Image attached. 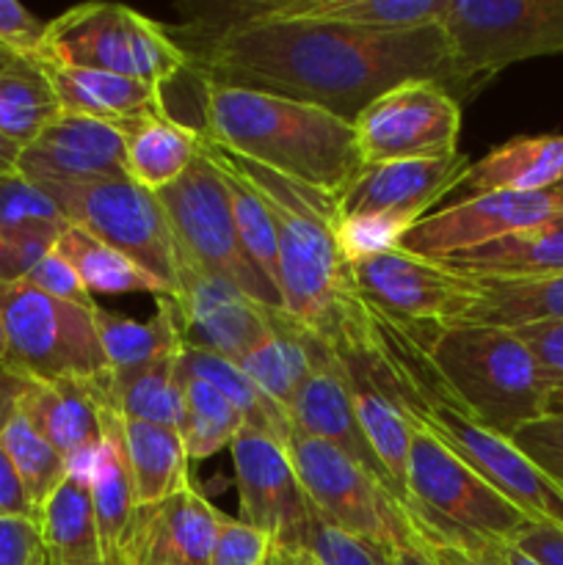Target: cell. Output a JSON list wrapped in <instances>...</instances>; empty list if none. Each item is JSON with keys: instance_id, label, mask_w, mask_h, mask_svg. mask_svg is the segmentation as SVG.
I'll list each match as a JSON object with an SVG mask.
<instances>
[{"instance_id": "cell-1", "label": "cell", "mask_w": 563, "mask_h": 565, "mask_svg": "<svg viewBox=\"0 0 563 565\" xmlns=\"http://www.w3.org/2000/svg\"><path fill=\"white\" fill-rule=\"evenodd\" d=\"M188 70L202 83L279 94L353 121L364 105L406 81L458 86L439 25L408 31L224 22L204 25Z\"/></svg>"}, {"instance_id": "cell-19", "label": "cell", "mask_w": 563, "mask_h": 565, "mask_svg": "<svg viewBox=\"0 0 563 565\" xmlns=\"http://www.w3.org/2000/svg\"><path fill=\"white\" fill-rule=\"evenodd\" d=\"M17 171L31 182L127 180L125 132L110 121L61 114L22 147Z\"/></svg>"}, {"instance_id": "cell-25", "label": "cell", "mask_w": 563, "mask_h": 565, "mask_svg": "<svg viewBox=\"0 0 563 565\" xmlns=\"http://www.w3.org/2000/svg\"><path fill=\"white\" fill-rule=\"evenodd\" d=\"M86 480L92 491L103 557L125 563L132 527H136L138 502L130 463H127L125 436H121V417L108 406H103V445L88 467Z\"/></svg>"}, {"instance_id": "cell-14", "label": "cell", "mask_w": 563, "mask_h": 565, "mask_svg": "<svg viewBox=\"0 0 563 565\" xmlns=\"http://www.w3.org/2000/svg\"><path fill=\"white\" fill-rule=\"evenodd\" d=\"M351 274L364 301L412 326L456 323L475 303L472 279L401 246L353 259Z\"/></svg>"}, {"instance_id": "cell-29", "label": "cell", "mask_w": 563, "mask_h": 565, "mask_svg": "<svg viewBox=\"0 0 563 565\" xmlns=\"http://www.w3.org/2000/svg\"><path fill=\"white\" fill-rule=\"evenodd\" d=\"M475 285V303L456 323L528 329V326L563 323V270L561 274L486 279L467 276Z\"/></svg>"}, {"instance_id": "cell-8", "label": "cell", "mask_w": 563, "mask_h": 565, "mask_svg": "<svg viewBox=\"0 0 563 565\" xmlns=\"http://www.w3.org/2000/svg\"><path fill=\"white\" fill-rule=\"evenodd\" d=\"M461 86L519 61L563 53V0H447L439 22Z\"/></svg>"}, {"instance_id": "cell-48", "label": "cell", "mask_w": 563, "mask_h": 565, "mask_svg": "<svg viewBox=\"0 0 563 565\" xmlns=\"http://www.w3.org/2000/svg\"><path fill=\"white\" fill-rule=\"evenodd\" d=\"M519 447L563 486V412L530 423L513 436Z\"/></svg>"}, {"instance_id": "cell-58", "label": "cell", "mask_w": 563, "mask_h": 565, "mask_svg": "<svg viewBox=\"0 0 563 565\" xmlns=\"http://www.w3.org/2000/svg\"><path fill=\"white\" fill-rule=\"evenodd\" d=\"M3 353H6V340H3V323H0V367H3Z\"/></svg>"}, {"instance_id": "cell-54", "label": "cell", "mask_w": 563, "mask_h": 565, "mask_svg": "<svg viewBox=\"0 0 563 565\" xmlns=\"http://www.w3.org/2000/svg\"><path fill=\"white\" fill-rule=\"evenodd\" d=\"M17 386H20V379L11 373H6V370H0V428H3L6 417L14 412Z\"/></svg>"}, {"instance_id": "cell-41", "label": "cell", "mask_w": 563, "mask_h": 565, "mask_svg": "<svg viewBox=\"0 0 563 565\" xmlns=\"http://www.w3.org/2000/svg\"><path fill=\"white\" fill-rule=\"evenodd\" d=\"M36 224L66 226V218L47 191L22 177L20 171L0 177V230H22Z\"/></svg>"}, {"instance_id": "cell-33", "label": "cell", "mask_w": 563, "mask_h": 565, "mask_svg": "<svg viewBox=\"0 0 563 565\" xmlns=\"http://www.w3.org/2000/svg\"><path fill=\"white\" fill-rule=\"evenodd\" d=\"M121 436H125L138 508L158 505L191 489V458L180 430L121 419Z\"/></svg>"}, {"instance_id": "cell-5", "label": "cell", "mask_w": 563, "mask_h": 565, "mask_svg": "<svg viewBox=\"0 0 563 565\" xmlns=\"http://www.w3.org/2000/svg\"><path fill=\"white\" fill-rule=\"evenodd\" d=\"M453 395L480 425L513 436L550 417L552 395L519 331L478 323L414 326Z\"/></svg>"}, {"instance_id": "cell-3", "label": "cell", "mask_w": 563, "mask_h": 565, "mask_svg": "<svg viewBox=\"0 0 563 565\" xmlns=\"http://www.w3.org/2000/svg\"><path fill=\"white\" fill-rule=\"evenodd\" d=\"M202 116L213 143L331 196L364 166L353 121L318 105L202 83Z\"/></svg>"}, {"instance_id": "cell-40", "label": "cell", "mask_w": 563, "mask_h": 565, "mask_svg": "<svg viewBox=\"0 0 563 565\" xmlns=\"http://www.w3.org/2000/svg\"><path fill=\"white\" fill-rule=\"evenodd\" d=\"M0 447L9 456V461L14 463L17 475H20L22 486L28 491V500L33 505V513H36V508L53 494L55 486L70 472L64 456L28 423L25 414L17 412V406L6 417L3 428H0Z\"/></svg>"}, {"instance_id": "cell-30", "label": "cell", "mask_w": 563, "mask_h": 565, "mask_svg": "<svg viewBox=\"0 0 563 565\" xmlns=\"http://www.w3.org/2000/svg\"><path fill=\"white\" fill-rule=\"evenodd\" d=\"M563 180V136H519L469 163L464 185L472 193L552 191Z\"/></svg>"}, {"instance_id": "cell-39", "label": "cell", "mask_w": 563, "mask_h": 565, "mask_svg": "<svg viewBox=\"0 0 563 565\" xmlns=\"http://www.w3.org/2000/svg\"><path fill=\"white\" fill-rule=\"evenodd\" d=\"M202 149L204 154L215 163L221 180H224L232 221H235V230H237V237H241L243 252H246V257L252 259L254 268H257L259 274H263L276 290H279V254H276V232H274V224H270L268 207H265L263 199L252 191V185H248V182L232 169V166H226L224 160L219 158V152L210 147L208 138H202Z\"/></svg>"}, {"instance_id": "cell-31", "label": "cell", "mask_w": 563, "mask_h": 565, "mask_svg": "<svg viewBox=\"0 0 563 565\" xmlns=\"http://www.w3.org/2000/svg\"><path fill=\"white\" fill-rule=\"evenodd\" d=\"M44 565H99L105 561L86 475L66 472L36 508Z\"/></svg>"}, {"instance_id": "cell-9", "label": "cell", "mask_w": 563, "mask_h": 565, "mask_svg": "<svg viewBox=\"0 0 563 565\" xmlns=\"http://www.w3.org/2000/svg\"><path fill=\"white\" fill-rule=\"evenodd\" d=\"M155 196L163 207L177 254L182 259L202 268L204 274L221 276L259 307L282 309L279 290L254 268L243 252L224 180L204 149L174 185Z\"/></svg>"}, {"instance_id": "cell-61", "label": "cell", "mask_w": 563, "mask_h": 565, "mask_svg": "<svg viewBox=\"0 0 563 565\" xmlns=\"http://www.w3.org/2000/svg\"><path fill=\"white\" fill-rule=\"evenodd\" d=\"M557 224H563V213H561V215H557Z\"/></svg>"}, {"instance_id": "cell-4", "label": "cell", "mask_w": 563, "mask_h": 565, "mask_svg": "<svg viewBox=\"0 0 563 565\" xmlns=\"http://www.w3.org/2000/svg\"><path fill=\"white\" fill-rule=\"evenodd\" d=\"M210 147L252 185V191L268 207L276 232L279 292L285 315L318 331L323 340L334 342L357 298L351 263L342 254L340 235H337V224H340L337 196L301 185L213 141Z\"/></svg>"}, {"instance_id": "cell-38", "label": "cell", "mask_w": 563, "mask_h": 565, "mask_svg": "<svg viewBox=\"0 0 563 565\" xmlns=\"http://www.w3.org/2000/svg\"><path fill=\"white\" fill-rule=\"evenodd\" d=\"M59 116V99L36 64L20 61L0 75V132L17 147H28Z\"/></svg>"}, {"instance_id": "cell-45", "label": "cell", "mask_w": 563, "mask_h": 565, "mask_svg": "<svg viewBox=\"0 0 563 565\" xmlns=\"http://www.w3.org/2000/svg\"><path fill=\"white\" fill-rule=\"evenodd\" d=\"M22 285L33 287V290L42 292V296L55 298V301L75 303V307L86 309L97 307V301H94L92 292L86 290V285H83L81 276L75 274V268H72L55 248L33 265V270L22 279Z\"/></svg>"}, {"instance_id": "cell-6", "label": "cell", "mask_w": 563, "mask_h": 565, "mask_svg": "<svg viewBox=\"0 0 563 565\" xmlns=\"http://www.w3.org/2000/svg\"><path fill=\"white\" fill-rule=\"evenodd\" d=\"M36 61L110 72L166 86L188 70V53L169 31L121 3H83L47 22Z\"/></svg>"}, {"instance_id": "cell-44", "label": "cell", "mask_w": 563, "mask_h": 565, "mask_svg": "<svg viewBox=\"0 0 563 565\" xmlns=\"http://www.w3.org/2000/svg\"><path fill=\"white\" fill-rule=\"evenodd\" d=\"M307 550L318 565H390L386 563V552L375 550V546L320 522L315 513Z\"/></svg>"}, {"instance_id": "cell-24", "label": "cell", "mask_w": 563, "mask_h": 565, "mask_svg": "<svg viewBox=\"0 0 563 565\" xmlns=\"http://www.w3.org/2000/svg\"><path fill=\"white\" fill-rule=\"evenodd\" d=\"M42 70L59 99L61 114L86 116V119L125 125L144 114L166 110L163 86L110 75V72L83 70V66L53 64V61H28Z\"/></svg>"}, {"instance_id": "cell-51", "label": "cell", "mask_w": 563, "mask_h": 565, "mask_svg": "<svg viewBox=\"0 0 563 565\" xmlns=\"http://www.w3.org/2000/svg\"><path fill=\"white\" fill-rule=\"evenodd\" d=\"M511 544L541 565H563V527L557 524L530 522Z\"/></svg>"}, {"instance_id": "cell-34", "label": "cell", "mask_w": 563, "mask_h": 565, "mask_svg": "<svg viewBox=\"0 0 563 565\" xmlns=\"http://www.w3.org/2000/svg\"><path fill=\"white\" fill-rule=\"evenodd\" d=\"M55 252L75 268L88 292H105V296H152V298H174V290L155 279L152 274L125 257L121 252L110 248L108 243L97 241L88 232L66 224L61 232Z\"/></svg>"}, {"instance_id": "cell-26", "label": "cell", "mask_w": 563, "mask_h": 565, "mask_svg": "<svg viewBox=\"0 0 563 565\" xmlns=\"http://www.w3.org/2000/svg\"><path fill=\"white\" fill-rule=\"evenodd\" d=\"M270 334L241 362L248 379L287 414L320 359L331 351V342L318 331L296 323L285 309H270Z\"/></svg>"}, {"instance_id": "cell-43", "label": "cell", "mask_w": 563, "mask_h": 565, "mask_svg": "<svg viewBox=\"0 0 563 565\" xmlns=\"http://www.w3.org/2000/svg\"><path fill=\"white\" fill-rule=\"evenodd\" d=\"M274 550L276 544L268 533L224 513L210 565H270Z\"/></svg>"}, {"instance_id": "cell-49", "label": "cell", "mask_w": 563, "mask_h": 565, "mask_svg": "<svg viewBox=\"0 0 563 565\" xmlns=\"http://www.w3.org/2000/svg\"><path fill=\"white\" fill-rule=\"evenodd\" d=\"M0 565H44L36 519L0 516Z\"/></svg>"}, {"instance_id": "cell-17", "label": "cell", "mask_w": 563, "mask_h": 565, "mask_svg": "<svg viewBox=\"0 0 563 565\" xmlns=\"http://www.w3.org/2000/svg\"><path fill=\"white\" fill-rule=\"evenodd\" d=\"M174 301L185 345L241 364L270 334L268 307H259L221 276L204 274L177 254Z\"/></svg>"}, {"instance_id": "cell-42", "label": "cell", "mask_w": 563, "mask_h": 565, "mask_svg": "<svg viewBox=\"0 0 563 565\" xmlns=\"http://www.w3.org/2000/svg\"><path fill=\"white\" fill-rule=\"evenodd\" d=\"M66 226L36 224L22 230H0V285H17L33 265L50 254Z\"/></svg>"}, {"instance_id": "cell-21", "label": "cell", "mask_w": 563, "mask_h": 565, "mask_svg": "<svg viewBox=\"0 0 563 565\" xmlns=\"http://www.w3.org/2000/svg\"><path fill=\"white\" fill-rule=\"evenodd\" d=\"M287 419H290L293 430L312 439L329 441V445L340 447L346 456L362 469H368L403 508V494L395 486V480L386 475L381 461L375 458L373 447H370L368 436H364L362 425H359L357 408H353L351 386H348L346 367H342L340 356H337L334 345L318 362L315 373L309 375L307 384L298 390L293 397L290 408H287Z\"/></svg>"}, {"instance_id": "cell-32", "label": "cell", "mask_w": 563, "mask_h": 565, "mask_svg": "<svg viewBox=\"0 0 563 565\" xmlns=\"http://www.w3.org/2000/svg\"><path fill=\"white\" fill-rule=\"evenodd\" d=\"M461 276L486 279H517V276L561 274L563 270V224L557 218L541 226L511 232L506 237L436 259Z\"/></svg>"}, {"instance_id": "cell-23", "label": "cell", "mask_w": 563, "mask_h": 565, "mask_svg": "<svg viewBox=\"0 0 563 565\" xmlns=\"http://www.w3.org/2000/svg\"><path fill=\"white\" fill-rule=\"evenodd\" d=\"M447 0H270L226 6L224 22H298L353 31H408L439 25Z\"/></svg>"}, {"instance_id": "cell-12", "label": "cell", "mask_w": 563, "mask_h": 565, "mask_svg": "<svg viewBox=\"0 0 563 565\" xmlns=\"http://www.w3.org/2000/svg\"><path fill=\"white\" fill-rule=\"evenodd\" d=\"M408 505L480 539L513 541L530 519L436 436L408 423Z\"/></svg>"}, {"instance_id": "cell-50", "label": "cell", "mask_w": 563, "mask_h": 565, "mask_svg": "<svg viewBox=\"0 0 563 565\" xmlns=\"http://www.w3.org/2000/svg\"><path fill=\"white\" fill-rule=\"evenodd\" d=\"M406 519H408V527H412L414 539L423 544V550L428 552L431 561H434L436 565H491V563H486L480 555H475L472 550L456 544V541L447 539V535L436 533V530H431L428 524L417 522V519H412L408 513H406Z\"/></svg>"}, {"instance_id": "cell-56", "label": "cell", "mask_w": 563, "mask_h": 565, "mask_svg": "<svg viewBox=\"0 0 563 565\" xmlns=\"http://www.w3.org/2000/svg\"><path fill=\"white\" fill-rule=\"evenodd\" d=\"M270 565H318L315 557L309 555V550H282L276 546L274 557H270Z\"/></svg>"}, {"instance_id": "cell-47", "label": "cell", "mask_w": 563, "mask_h": 565, "mask_svg": "<svg viewBox=\"0 0 563 565\" xmlns=\"http://www.w3.org/2000/svg\"><path fill=\"white\" fill-rule=\"evenodd\" d=\"M530 345L552 395V414L563 412V323H544L517 329Z\"/></svg>"}, {"instance_id": "cell-55", "label": "cell", "mask_w": 563, "mask_h": 565, "mask_svg": "<svg viewBox=\"0 0 563 565\" xmlns=\"http://www.w3.org/2000/svg\"><path fill=\"white\" fill-rule=\"evenodd\" d=\"M20 154L22 147H17L14 141H9V138L0 132V177L14 174L17 166H20Z\"/></svg>"}, {"instance_id": "cell-10", "label": "cell", "mask_w": 563, "mask_h": 565, "mask_svg": "<svg viewBox=\"0 0 563 565\" xmlns=\"http://www.w3.org/2000/svg\"><path fill=\"white\" fill-rule=\"evenodd\" d=\"M285 450L309 511L320 522L381 552H390L397 541L408 539L412 527L401 502L340 447L290 430Z\"/></svg>"}, {"instance_id": "cell-59", "label": "cell", "mask_w": 563, "mask_h": 565, "mask_svg": "<svg viewBox=\"0 0 563 565\" xmlns=\"http://www.w3.org/2000/svg\"><path fill=\"white\" fill-rule=\"evenodd\" d=\"M99 565H125V563H119V561H103Z\"/></svg>"}, {"instance_id": "cell-27", "label": "cell", "mask_w": 563, "mask_h": 565, "mask_svg": "<svg viewBox=\"0 0 563 565\" xmlns=\"http://www.w3.org/2000/svg\"><path fill=\"white\" fill-rule=\"evenodd\" d=\"M155 307L158 309L149 320H132L103 307L94 309V326L110 379H125L138 370L174 362L185 348L182 315L174 298H155Z\"/></svg>"}, {"instance_id": "cell-11", "label": "cell", "mask_w": 563, "mask_h": 565, "mask_svg": "<svg viewBox=\"0 0 563 565\" xmlns=\"http://www.w3.org/2000/svg\"><path fill=\"white\" fill-rule=\"evenodd\" d=\"M59 204L66 224L130 257L177 290V246L158 196L132 180L36 182Z\"/></svg>"}, {"instance_id": "cell-53", "label": "cell", "mask_w": 563, "mask_h": 565, "mask_svg": "<svg viewBox=\"0 0 563 565\" xmlns=\"http://www.w3.org/2000/svg\"><path fill=\"white\" fill-rule=\"evenodd\" d=\"M386 563L390 565H436L431 561L428 552L423 550L414 533H408V539L397 541L390 552H386Z\"/></svg>"}, {"instance_id": "cell-15", "label": "cell", "mask_w": 563, "mask_h": 565, "mask_svg": "<svg viewBox=\"0 0 563 565\" xmlns=\"http://www.w3.org/2000/svg\"><path fill=\"white\" fill-rule=\"evenodd\" d=\"M241 522L263 530L282 550H307L312 511L285 445L263 430L243 428L230 445Z\"/></svg>"}, {"instance_id": "cell-18", "label": "cell", "mask_w": 563, "mask_h": 565, "mask_svg": "<svg viewBox=\"0 0 563 565\" xmlns=\"http://www.w3.org/2000/svg\"><path fill=\"white\" fill-rule=\"evenodd\" d=\"M467 169L469 160L461 152L450 158L362 166V171L337 193V221L390 215L414 226L445 193L464 185Z\"/></svg>"}, {"instance_id": "cell-35", "label": "cell", "mask_w": 563, "mask_h": 565, "mask_svg": "<svg viewBox=\"0 0 563 565\" xmlns=\"http://www.w3.org/2000/svg\"><path fill=\"white\" fill-rule=\"evenodd\" d=\"M177 373L180 375H196V379L208 381L215 390L224 392L241 414L246 417V425L254 430H263V434L274 436L276 441L285 445L287 436H290L293 425L287 419V414L254 384L246 375V370L237 362L219 356V353L202 351V348L185 345L177 356Z\"/></svg>"}, {"instance_id": "cell-16", "label": "cell", "mask_w": 563, "mask_h": 565, "mask_svg": "<svg viewBox=\"0 0 563 565\" xmlns=\"http://www.w3.org/2000/svg\"><path fill=\"white\" fill-rule=\"evenodd\" d=\"M561 213L563 193L555 188L535 193H472L469 199L419 218L397 246L417 257L445 259L450 254L511 235V232L546 224Z\"/></svg>"}, {"instance_id": "cell-20", "label": "cell", "mask_w": 563, "mask_h": 565, "mask_svg": "<svg viewBox=\"0 0 563 565\" xmlns=\"http://www.w3.org/2000/svg\"><path fill=\"white\" fill-rule=\"evenodd\" d=\"M110 381V379H108ZM108 381H28L17 386V412L64 456L75 475H88L94 456L103 445V403L99 395Z\"/></svg>"}, {"instance_id": "cell-28", "label": "cell", "mask_w": 563, "mask_h": 565, "mask_svg": "<svg viewBox=\"0 0 563 565\" xmlns=\"http://www.w3.org/2000/svg\"><path fill=\"white\" fill-rule=\"evenodd\" d=\"M119 127L125 132L127 180L149 193L174 185L202 154V130L171 119L166 110L144 114Z\"/></svg>"}, {"instance_id": "cell-52", "label": "cell", "mask_w": 563, "mask_h": 565, "mask_svg": "<svg viewBox=\"0 0 563 565\" xmlns=\"http://www.w3.org/2000/svg\"><path fill=\"white\" fill-rule=\"evenodd\" d=\"M0 516H33L31 500H28V491L22 486L20 475H17L14 463L9 461V456L0 447Z\"/></svg>"}, {"instance_id": "cell-46", "label": "cell", "mask_w": 563, "mask_h": 565, "mask_svg": "<svg viewBox=\"0 0 563 565\" xmlns=\"http://www.w3.org/2000/svg\"><path fill=\"white\" fill-rule=\"evenodd\" d=\"M47 22L33 17L17 0H0V47L20 61H36L42 55Z\"/></svg>"}, {"instance_id": "cell-57", "label": "cell", "mask_w": 563, "mask_h": 565, "mask_svg": "<svg viewBox=\"0 0 563 565\" xmlns=\"http://www.w3.org/2000/svg\"><path fill=\"white\" fill-rule=\"evenodd\" d=\"M14 64H20V58H17V55H11L9 50L0 47V75H3L6 70H11Z\"/></svg>"}, {"instance_id": "cell-36", "label": "cell", "mask_w": 563, "mask_h": 565, "mask_svg": "<svg viewBox=\"0 0 563 565\" xmlns=\"http://www.w3.org/2000/svg\"><path fill=\"white\" fill-rule=\"evenodd\" d=\"M99 403L114 408L121 419L166 425V428L180 430L185 406H182V384L180 375H177V359L174 362L138 370V373L125 375V379H110Z\"/></svg>"}, {"instance_id": "cell-13", "label": "cell", "mask_w": 563, "mask_h": 565, "mask_svg": "<svg viewBox=\"0 0 563 565\" xmlns=\"http://www.w3.org/2000/svg\"><path fill=\"white\" fill-rule=\"evenodd\" d=\"M353 130L364 166L450 158L458 152L461 105L439 81H406L364 105Z\"/></svg>"}, {"instance_id": "cell-37", "label": "cell", "mask_w": 563, "mask_h": 565, "mask_svg": "<svg viewBox=\"0 0 563 565\" xmlns=\"http://www.w3.org/2000/svg\"><path fill=\"white\" fill-rule=\"evenodd\" d=\"M180 375V373H177ZM182 384V417L180 436L191 463L204 461L221 450H230L232 439L246 428V417L241 408L230 401L221 390L196 375H180Z\"/></svg>"}, {"instance_id": "cell-60", "label": "cell", "mask_w": 563, "mask_h": 565, "mask_svg": "<svg viewBox=\"0 0 563 565\" xmlns=\"http://www.w3.org/2000/svg\"><path fill=\"white\" fill-rule=\"evenodd\" d=\"M555 191H561V193H563V180L557 182V185H555Z\"/></svg>"}, {"instance_id": "cell-7", "label": "cell", "mask_w": 563, "mask_h": 565, "mask_svg": "<svg viewBox=\"0 0 563 565\" xmlns=\"http://www.w3.org/2000/svg\"><path fill=\"white\" fill-rule=\"evenodd\" d=\"M94 309L55 301L22 281L0 285V323L6 340L0 370L47 384L108 381L110 370L94 326Z\"/></svg>"}, {"instance_id": "cell-22", "label": "cell", "mask_w": 563, "mask_h": 565, "mask_svg": "<svg viewBox=\"0 0 563 565\" xmlns=\"http://www.w3.org/2000/svg\"><path fill=\"white\" fill-rule=\"evenodd\" d=\"M224 513L199 489L138 508L127 565H210Z\"/></svg>"}, {"instance_id": "cell-2", "label": "cell", "mask_w": 563, "mask_h": 565, "mask_svg": "<svg viewBox=\"0 0 563 565\" xmlns=\"http://www.w3.org/2000/svg\"><path fill=\"white\" fill-rule=\"evenodd\" d=\"M359 318L379 359L381 379L408 423L419 425L513 502L530 522L563 527V486L522 447L467 412L431 362L412 323L381 312L359 296Z\"/></svg>"}]
</instances>
